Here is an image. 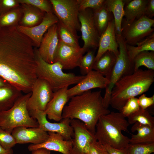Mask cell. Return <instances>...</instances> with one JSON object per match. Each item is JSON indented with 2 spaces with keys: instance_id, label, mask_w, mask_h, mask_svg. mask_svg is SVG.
Returning <instances> with one entry per match:
<instances>
[{
  "instance_id": "obj_1",
  "label": "cell",
  "mask_w": 154,
  "mask_h": 154,
  "mask_svg": "<svg viewBox=\"0 0 154 154\" xmlns=\"http://www.w3.org/2000/svg\"><path fill=\"white\" fill-rule=\"evenodd\" d=\"M33 46L17 27L0 28V77L26 94L37 78Z\"/></svg>"
},
{
  "instance_id": "obj_2",
  "label": "cell",
  "mask_w": 154,
  "mask_h": 154,
  "mask_svg": "<svg viewBox=\"0 0 154 154\" xmlns=\"http://www.w3.org/2000/svg\"><path fill=\"white\" fill-rule=\"evenodd\" d=\"M70 99L63 110L62 118L79 120L95 134L99 117L111 112L104 105L101 91L90 90Z\"/></svg>"
},
{
  "instance_id": "obj_3",
  "label": "cell",
  "mask_w": 154,
  "mask_h": 154,
  "mask_svg": "<svg viewBox=\"0 0 154 154\" xmlns=\"http://www.w3.org/2000/svg\"><path fill=\"white\" fill-rule=\"evenodd\" d=\"M154 82V70L139 69L121 77L116 83L111 93L110 105L119 110L130 98L147 91Z\"/></svg>"
},
{
  "instance_id": "obj_4",
  "label": "cell",
  "mask_w": 154,
  "mask_h": 154,
  "mask_svg": "<svg viewBox=\"0 0 154 154\" xmlns=\"http://www.w3.org/2000/svg\"><path fill=\"white\" fill-rule=\"evenodd\" d=\"M129 125L121 112H110L99 117L96 125L95 138L103 145H109L119 149L126 148L130 138L122 132H128Z\"/></svg>"
},
{
  "instance_id": "obj_5",
  "label": "cell",
  "mask_w": 154,
  "mask_h": 154,
  "mask_svg": "<svg viewBox=\"0 0 154 154\" xmlns=\"http://www.w3.org/2000/svg\"><path fill=\"white\" fill-rule=\"evenodd\" d=\"M34 52L37 78L46 81L54 92L70 85L76 84L85 77V75L64 72L62 66L58 62L49 63L46 62L39 54L37 48L34 49Z\"/></svg>"
},
{
  "instance_id": "obj_6",
  "label": "cell",
  "mask_w": 154,
  "mask_h": 154,
  "mask_svg": "<svg viewBox=\"0 0 154 154\" xmlns=\"http://www.w3.org/2000/svg\"><path fill=\"white\" fill-rule=\"evenodd\" d=\"M31 92L22 95L9 109L0 112V128L11 133L21 126L38 127L37 120L30 115L27 108Z\"/></svg>"
},
{
  "instance_id": "obj_7",
  "label": "cell",
  "mask_w": 154,
  "mask_h": 154,
  "mask_svg": "<svg viewBox=\"0 0 154 154\" xmlns=\"http://www.w3.org/2000/svg\"><path fill=\"white\" fill-rule=\"evenodd\" d=\"M116 37L119 53L111 71L105 76L108 81V84L105 88L103 102L107 109L110 105L111 92L116 83L122 77L134 72L133 62L127 53L126 42L121 35H116Z\"/></svg>"
},
{
  "instance_id": "obj_8",
  "label": "cell",
  "mask_w": 154,
  "mask_h": 154,
  "mask_svg": "<svg viewBox=\"0 0 154 154\" xmlns=\"http://www.w3.org/2000/svg\"><path fill=\"white\" fill-rule=\"evenodd\" d=\"M53 13L60 22L74 33L80 30L77 0H50Z\"/></svg>"
},
{
  "instance_id": "obj_9",
  "label": "cell",
  "mask_w": 154,
  "mask_h": 154,
  "mask_svg": "<svg viewBox=\"0 0 154 154\" xmlns=\"http://www.w3.org/2000/svg\"><path fill=\"white\" fill-rule=\"evenodd\" d=\"M154 20L144 15L122 27L121 35L126 44L135 46L154 33Z\"/></svg>"
},
{
  "instance_id": "obj_10",
  "label": "cell",
  "mask_w": 154,
  "mask_h": 154,
  "mask_svg": "<svg viewBox=\"0 0 154 154\" xmlns=\"http://www.w3.org/2000/svg\"><path fill=\"white\" fill-rule=\"evenodd\" d=\"M80 31L84 42L82 47L87 51L98 47L100 36L95 25L92 9L88 8L79 12Z\"/></svg>"
},
{
  "instance_id": "obj_11",
  "label": "cell",
  "mask_w": 154,
  "mask_h": 154,
  "mask_svg": "<svg viewBox=\"0 0 154 154\" xmlns=\"http://www.w3.org/2000/svg\"><path fill=\"white\" fill-rule=\"evenodd\" d=\"M31 92L27 104L29 113L37 111L44 112L54 94L50 86L45 80L37 78Z\"/></svg>"
},
{
  "instance_id": "obj_12",
  "label": "cell",
  "mask_w": 154,
  "mask_h": 154,
  "mask_svg": "<svg viewBox=\"0 0 154 154\" xmlns=\"http://www.w3.org/2000/svg\"><path fill=\"white\" fill-rule=\"evenodd\" d=\"M30 115L38 122L40 128L47 132H53L61 135L67 140H71L74 137V131L70 125V119L62 118L59 123L48 121L44 112L36 111L29 113Z\"/></svg>"
},
{
  "instance_id": "obj_13",
  "label": "cell",
  "mask_w": 154,
  "mask_h": 154,
  "mask_svg": "<svg viewBox=\"0 0 154 154\" xmlns=\"http://www.w3.org/2000/svg\"><path fill=\"white\" fill-rule=\"evenodd\" d=\"M87 52L82 47H76L59 41L54 62H58L63 69L70 70L78 67L81 59Z\"/></svg>"
},
{
  "instance_id": "obj_14",
  "label": "cell",
  "mask_w": 154,
  "mask_h": 154,
  "mask_svg": "<svg viewBox=\"0 0 154 154\" xmlns=\"http://www.w3.org/2000/svg\"><path fill=\"white\" fill-rule=\"evenodd\" d=\"M70 125L74 131L72 154H87L90 144L95 138L94 134L86 127L80 121L70 119Z\"/></svg>"
},
{
  "instance_id": "obj_15",
  "label": "cell",
  "mask_w": 154,
  "mask_h": 154,
  "mask_svg": "<svg viewBox=\"0 0 154 154\" xmlns=\"http://www.w3.org/2000/svg\"><path fill=\"white\" fill-rule=\"evenodd\" d=\"M58 20L53 13H45L43 19L38 25L31 27L18 25V30L29 38L34 46L39 48L42 38L48 29L52 26L57 24Z\"/></svg>"
},
{
  "instance_id": "obj_16",
  "label": "cell",
  "mask_w": 154,
  "mask_h": 154,
  "mask_svg": "<svg viewBox=\"0 0 154 154\" xmlns=\"http://www.w3.org/2000/svg\"><path fill=\"white\" fill-rule=\"evenodd\" d=\"M108 84V81L105 77L92 70L85 75L84 78L75 86L68 88L67 93L70 98L92 89L105 88Z\"/></svg>"
},
{
  "instance_id": "obj_17",
  "label": "cell",
  "mask_w": 154,
  "mask_h": 154,
  "mask_svg": "<svg viewBox=\"0 0 154 154\" xmlns=\"http://www.w3.org/2000/svg\"><path fill=\"white\" fill-rule=\"evenodd\" d=\"M59 43L57 23L52 25L48 29L37 49L39 54L44 60L49 63L54 62Z\"/></svg>"
},
{
  "instance_id": "obj_18",
  "label": "cell",
  "mask_w": 154,
  "mask_h": 154,
  "mask_svg": "<svg viewBox=\"0 0 154 154\" xmlns=\"http://www.w3.org/2000/svg\"><path fill=\"white\" fill-rule=\"evenodd\" d=\"M11 134L16 144L28 143L34 145L41 144L47 139L48 133L39 127L21 126L15 128Z\"/></svg>"
},
{
  "instance_id": "obj_19",
  "label": "cell",
  "mask_w": 154,
  "mask_h": 154,
  "mask_svg": "<svg viewBox=\"0 0 154 154\" xmlns=\"http://www.w3.org/2000/svg\"><path fill=\"white\" fill-rule=\"evenodd\" d=\"M48 133V137L45 141L39 144L30 145L28 147V150L31 151L42 148L50 151L58 152L62 154H72V140H65L61 135L57 133L51 132Z\"/></svg>"
},
{
  "instance_id": "obj_20",
  "label": "cell",
  "mask_w": 154,
  "mask_h": 154,
  "mask_svg": "<svg viewBox=\"0 0 154 154\" xmlns=\"http://www.w3.org/2000/svg\"><path fill=\"white\" fill-rule=\"evenodd\" d=\"M68 87L54 92L53 97L47 104L44 113L50 120L59 121L62 119L63 110L70 99L68 93Z\"/></svg>"
},
{
  "instance_id": "obj_21",
  "label": "cell",
  "mask_w": 154,
  "mask_h": 154,
  "mask_svg": "<svg viewBox=\"0 0 154 154\" xmlns=\"http://www.w3.org/2000/svg\"><path fill=\"white\" fill-rule=\"evenodd\" d=\"M98 49L95 56V62L105 52L111 51L117 56L119 53L114 19L110 21L104 32L100 37Z\"/></svg>"
},
{
  "instance_id": "obj_22",
  "label": "cell",
  "mask_w": 154,
  "mask_h": 154,
  "mask_svg": "<svg viewBox=\"0 0 154 154\" xmlns=\"http://www.w3.org/2000/svg\"><path fill=\"white\" fill-rule=\"evenodd\" d=\"M148 1V0H125L124 8L125 18L121 27L144 15Z\"/></svg>"
},
{
  "instance_id": "obj_23",
  "label": "cell",
  "mask_w": 154,
  "mask_h": 154,
  "mask_svg": "<svg viewBox=\"0 0 154 154\" xmlns=\"http://www.w3.org/2000/svg\"><path fill=\"white\" fill-rule=\"evenodd\" d=\"M21 4L22 16L19 25L31 27L38 25L42 22L45 13L31 5Z\"/></svg>"
},
{
  "instance_id": "obj_24",
  "label": "cell",
  "mask_w": 154,
  "mask_h": 154,
  "mask_svg": "<svg viewBox=\"0 0 154 154\" xmlns=\"http://www.w3.org/2000/svg\"><path fill=\"white\" fill-rule=\"evenodd\" d=\"M131 131L137 132L135 135L132 134L129 143H154V127L136 122L131 128Z\"/></svg>"
},
{
  "instance_id": "obj_25",
  "label": "cell",
  "mask_w": 154,
  "mask_h": 154,
  "mask_svg": "<svg viewBox=\"0 0 154 154\" xmlns=\"http://www.w3.org/2000/svg\"><path fill=\"white\" fill-rule=\"evenodd\" d=\"M21 92L9 84L0 88V112L11 108L22 95Z\"/></svg>"
},
{
  "instance_id": "obj_26",
  "label": "cell",
  "mask_w": 154,
  "mask_h": 154,
  "mask_svg": "<svg viewBox=\"0 0 154 154\" xmlns=\"http://www.w3.org/2000/svg\"><path fill=\"white\" fill-rule=\"evenodd\" d=\"M125 0H105L104 4L112 13L114 20L116 35H121V25L124 16Z\"/></svg>"
},
{
  "instance_id": "obj_27",
  "label": "cell",
  "mask_w": 154,
  "mask_h": 154,
  "mask_svg": "<svg viewBox=\"0 0 154 154\" xmlns=\"http://www.w3.org/2000/svg\"><path fill=\"white\" fill-rule=\"evenodd\" d=\"M92 10L94 23L100 37L106 30L109 23L114 19V17L104 3L100 7Z\"/></svg>"
},
{
  "instance_id": "obj_28",
  "label": "cell",
  "mask_w": 154,
  "mask_h": 154,
  "mask_svg": "<svg viewBox=\"0 0 154 154\" xmlns=\"http://www.w3.org/2000/svg\"><path fill=\"white\" fill-rule=\"evenodd\" d=\"M117 57L113 52L109 51H106L95 62L93 70L105 77L111 71Z\"/></svg>"
},
{
  "instance_id": "obj_29",
  "label": "cell",
  "mask_w": 154,
  "mask_h": 154,
  "mask_svg": "<svg viewBox=\"0 0 154 154\" xmlns=\"http://www.w3.org/2000/svg\"><path fill=\"white\" fill-rule=\"evenodd\" d=\"M137 46L126 44V47L129 56L132 60L134 58L140 53L144 51H154V33L137 43Z\"/></svg>"
},
{
  "instance_id": "obj_30",
  "label": "cell",
  "mask_w": 154,
  "mask_h": 154,
  "mask_svg": "<svg viewBox=\"0 0 154 154\" xmlns=\"http://www.w3.org/2000/svg\"><path fill=\"white\" fill-rule=\"evenodd\" d=\"M59 41L67 45L76 47H80L78 39L80 37L70 30L62 23H57Z\"/></svg>"
},
{
  "instance_id": "obj_31",
  "label": "cell",
  "mask_w": 154,
  "mask_h": 154,
  "mask_svg": "<svg viewBox=\"0 0 154 154\" xmlns=\"http://www.w3.org/2000/svg\"><path fill=\"white\" fill-rule=\"evenodd\" d=\"M22 16L21 6L0 15V28L17 27Z\"/></svg>"
},
{
  "instance_id": "obj_32",
  "label": "cell",
  "mask_w": 154,
  "mask_h": 154,
  "mask_svg": "<svg viewBox=\"0 0 154 154\" xmlns=\"http://www.w3.org/2000/svg\"><path fill=\"white\" fill-rule=\"evenodd\" d=\"M134 71L144 66L148 69L154 70V51H144L137 55L132 60Z\"/></svg>"
},
{
  "instance_id": "obj_33",
  "label": "cell",
  "mask_w": 154,
  "mask_h": 154,
  "mask_svg": "<svg viewBox=\"0 0 154 154\" xmlns=\"http://www.w3.org/2000/svg\"><path fill=\"white\" fill-rule=\"evenodd\" d=\"M128 122L129 124H134L136 122L154 127V117L147 110H143L141 108L137 112L129 116Z\"/></svg>"
},
{
  "instance_id": "obj_34",
  "label": "cell",
  "mask_w": 154,
  "mask_h": 154,
  "mask_svg": "<svg viewBox=\"0 0 154 154\" xmlns=\"http://www.w3.org/2000/svg\"><path fill=\"white\" fill-rule=\"evenodd\" d=\"M94 49H90L81 58L78 67L81 73L85 75L92 70L95 62V56Z\"/></svg>"
},
{
  "instance_id": "obj_35",
  "label": "cell",
  "mask_w": 154,
  "mask_h": 154,
  "mask_svg": "<svg viewBox=\"0 0 154 154\" xmlns=\"http://www.w3.org/2000/svg\"><path fill=\"white\" fill-rule=\"evenodd\" d=\"M127 150V154H151L154 152V143H129Z\"/></svg>"
},
{
  "instance_id": "obj_36",
  "label": "cell",
  "mask_w": 154,
  "mask_h": 154,
  "mask_svg": "<svg viewBox=\"0 0 154 154\" xmlns=\"http://www.w3.org/2000/svg\"><path fill=\"white\" fill-rule=\"evenodd\" d=\"M21 4L31 5L45 13H53L52 7L50 1L47 0H18Z\"/></svg>"
},
{
  "instance_id": "obj_37",
  "label": "cell",
  "mask_w": 154,
  "mask_h": 154,
  "mask_svg": "<svg viewBox=\"0 0 154 154\" xmlns=\"http://www.w3.org/2000/svg\"><path fill=\"white\" fill-rule=\"evenodd\" d=\"M140 108L138 98L133 97L128 100L119 112L126 117L137 112Z\"/></svg>"
},
{
  "instance_id": "obj_38",
  "label": "cell",
  "mask_w": 154,
  "mask_h": 154,
  "mask_svg": "<svg viewBox=\"0 0 154 154\" xmlns=\"http://www.w3.org/2000/svg\"><path fill=\"white\" fill-rule=\"evenodd\" d=\"M16 144L11 133L0 128V145L6 150H11Z\"/></svg>"
},
{
  "instance_id": "obj_39",
  "label": "cell",
  "mask_w": 154,
  "mask_h": 154,
  "mask_svg": "<svg viewBox=\"0 0 154 154\" xmlns=\"http://www.w3.org/2000/svg\"><path fill=\"white\" fill-rule=\"evenodd\" d=\"M105 0H77L79 12L87 9H95L103 5Z\"/></svg>"
},
{
  "instance_id": "obj_40",
  "label": "cell",
  "mask_w": 154,
  "mask_h": 154,
  "mask_svg": "<svg viewBox=\"0 0 154 154\" xmlns=\"http://www.w3.org/2000/svg\"><path fill=\"white\" fill-rule=\"evenodd\" d=\"M87 154H108L104 146L94 138L90 142Z\"/></svg>"
},
{
  "instance_id": "obj_41",
  "label": "cell",
  "mask_w": 154,
  "mask_h": 154,
  "mask_svg": "<svg viewBox=\"0 0 154 154\" xmlns=\"http://www.w3.org/2000/svg\"><path fill=\"white\" fill-rule=\"evenodd\" d=\"M18 0H0V15L20 6Z\"/></svg>"
},
{
  "instance_id": "obj_42",
  "label": "cell",
  "mask_w": 154,
  "mask_h": 154,
  "mask_svg": "<svg viewBox=\"0 0 154 154\" xmlns=\"http://www.w3.org/2000/svg\"><path fill=\"white\" fill-rule=\"evenodd\" d=\"M138 99V102L140 108L145 110L149 107L154 105V95L151 97H147L145 94H142Z\"/></svg>"
},
{
  "instance_id": "obj_43",
  "label": "cell",
  "mask_w": 154,
  "mask_h": 154,
  "mask_svg": "<svg viewBox=\"0 0 154 154\" xmlns=\"http://www.w3.org/2000/svg\"><path fill=\"white\" fill-rule=\"evenodd\" d=\"M144 15L153 19L154 16V0H148Z\"/></svg>"
},
{
  "instance_id": "obj_44",
  "label": "cell",
  "mask_w": 154,
  "mask_h": 154,
  "mask_svg": "<svg viewBox=\"0 0 154 154\" xmlns=\"http://www.w3.org/2000/svg\"><path fill=\"white\" fill-rule=\"evenodd\" d=\"M108 154H127V148L119 149L114 148L108 144L104 145Z\"/></svg>"
},
{
  "instance_id": "obj_45",
  "label": "cell",
  "mask_w": 154,
  "mask_h": 154,
  "mask_svg": "<svg viewBox=\"0 0 154 154\" xmlns=\"http://www.w3.org/2000/svg\"><path fill=\"white\" fill-rule=\"evenodd\" d=\"M31 152V154H51L50 151L42 148L35 149Z\"/></svg>"
},
{
  "instance_id": "obj_46",
  "label": "cell",
  "mask_w": 154,
  "mask_h": 154,
  "mask_svg": "<svg viewBox=\"0 0 154 154\" xmlns=\"http://www.w3.org/2000/svg\"><path fill=\"white\" fill-rule=\"evenodd\" d=\"M11 153H13L12 149L6 150L0 145V154H8Z\"/></svg>"
},
{
  "instance_id": "obj_47",
  "label": "cell",
  "mask_w": 154,
  "mask_h": 154,
  "mask_svg": "<svg viewBox=\"0 0 154 154\" xmlns=\"http://www.w3.org/2000/svg\"><path fill=\"white\" fill-rule=\"evenodd\" d=\"M9 84L5 80L0 77V88L8 85Z\"/></svg>"
},
{
  "instance_id": "obj_48",
  "label": "cell",
  "mask_w": 154,
  "mask_h": 154,
  "mask_svg": "<svg viewBox=\"0 0 154 154\" xmlns=\"http://www.w3.org/2000/svg\"><path fill=\"white\" fill-rule=\"evenodd\" d=\"M8 154H13V153H9Z\"/></svg>"
},
{
  "instance_id": "obj_49",
  "label": "cell",
  "mask_w": 154,
  "mask_h": 154,
  "mask_svg": "<svg viewBox=\"0 0 154 154\" xmlns=\"http://www.w3.org/2000/svg\"></svg>"
}]
</instances>
